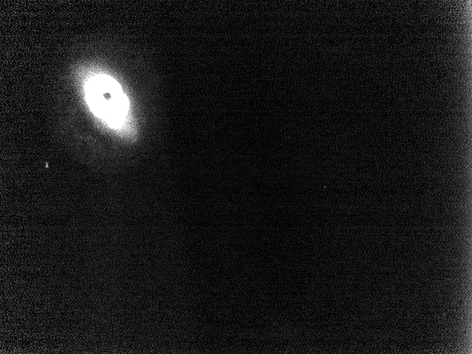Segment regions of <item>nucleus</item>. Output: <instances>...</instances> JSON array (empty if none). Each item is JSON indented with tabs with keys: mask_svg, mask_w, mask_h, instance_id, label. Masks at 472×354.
<instances>
[{
	"mask_svg": "<svg viewBox=\"0 0 472 354\" xmlns=\"http://www.w3.org/2000/svg\"><path fill=\"white\" fill-rule=\"evenodd\" d=\"M88 98L91 107L108 122L117 125L126 112V101L117 84L110 78L99 77L89 84Z\"/></svg>",
	"mask_w": 472,
	"mask_h": 354,
	"instance_id": "f257e3e1",
	"label": "nucleus"
}]
</instances>
